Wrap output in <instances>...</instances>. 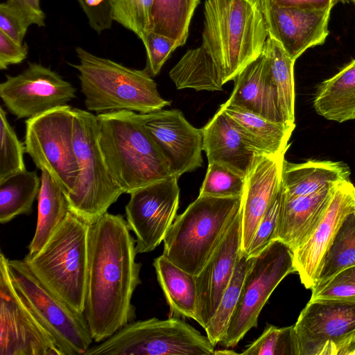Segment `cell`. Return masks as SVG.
Returning a JSON list of instances; mask_svg holds the SVG:
<instances>
[{
  "mask_svg": "<svg viewBox=\"0 0 355 355\" xmlns=\"http://www.w3.org/2000/svg\"><path fill=\"white\" fill-rule=\"evenodd\" d=\"M0 181L26 170L24 154L25 146L19 140L10 125L6 113L0 107Z\"/></svg>",
  "mask_w": 355,
  "mask_h": 355,
  "instance_id": "obj_38",
  "label": "cell"
},
{
  "mask_svg": "<svg viewBox=\"0 0 355 355\" xmlns=\"http://www.w3.org/2000/svg\"><path fill=\"white\" fill-rule=\"evenodd\" d=\"M73 111L67 105L25 121L26 153L46 170L67 196L74 188L79 166L73 145Z\"/></svg>",
  "mask_w": 355,
  "mask_h": 355,
  "instance_id": "obj_11",
  "label": "cell"
},
{
  "mask_svg": "<svg viewBox=\"0 0 355 355\" xmlns=\"http://www.w3.org/2000/svg\"><path fill=\"white\" fill-rule=\"evenodd\" d=\"M276 5L283 7L320 9L334 7V0H271Z\"/></svg>",
  "mask_w": 355,
  "mask_h": 355,
  "instance_id": "obj_47",
  "label": "cell"
},
{
  "mask_svg": "<svg viewBox=\"0 0 355 355\" xmlns=\"http://www.w3.org/2000/svg\"><path fill=\"white\" fill-rule=\"evenodd\" d=\"M8 258L0 254V355H64L53 336L17 295Z\"/></svg>",
  "mask_w": 355,
  "mask_h": 355,
  "instance_id": "obj_12",
  "label": "cell"
},
{
  "mask_svg": "<svg viewBox=\"0 0 355 355\" xmlns=\"http://www.w3.org/2000/svg\"><path fill=\"white\" fill-rule=\"evenodd\" d=\"M76 88L57 72L31 63L17 76L6 75L0 84V97L17 119H30L67 105L76 98Z\"/></svg>",
  "mask_w": 355,
  "mask_h": 355,
  "instance_id": "obj_14",
  "label": "cell"
},
{
  "mask_svg": "<svg viewBox=\"0 0 355 355\" xmlns=\"http://www.w3.org/2000/svg\"><path fill=\"white\" fill-rule=\"evenodd\" d=\"M37 220L28 245L29 256L37 254L65 219L69 211L67 196L46 170H41V187L37 196Z\"/></svg>",
  "mask_w": 355,
  "mask_h": 355,
  "instance_id": "obj_28",
  "label": "cell"
},
{
  "mask_svg": "<svg viewBox=\"0 0 355 355\" xmlns=\"http://www.w3.org/2000/svg\"><path fill=\"white\" fill-rule=\"evenodd\" d=\"M250 261V258H247L241 252L231 281L222 296L215 313L205 329L206 336L215 347L221 341L226 332L238 302Z\"/></svg>",
  "mask_w": 355,
  "mask_h": 355,
  "instance_id": "obj_33",
  "label": "cell"
},
{
  "mask_svg": "<svg viewBox=\"0 0 355 355\" xmlns=\"http://www.w3.org/2000/svg\"><path fill=\"white\" fill-rule=\"evenodd\" d=\"M294 327L300 355H318L327 343L355 331V304L309 301Z\"/></svg>",
  "mask_w": 355,
  "mask_h": 355,
  "instance_id": "obj_19",
  "label": "cell"
},
{
  "mask_svg": "<svg viewBox=\"0 0 355 355\" xmlns=\"http://www.w3.org/2000/svg\"><path fill=\"white\" fill-rule=\"evenodd\" d=\"M354 211L355 187L349 180L338 183L312 234L293 250L295 272L306 288L311 289L318 282L324 257L339 228Z\"/></svg>",
  "mask_w": 355,
  "mask_h": 355,
  "instance_id": "obj_17",
  "label": "cell"
},
{
  "mask_svg": "<svg viewBox=\"0 0 355 355\" xmlns=\"http://www.w3.org/2000/svg\"><path fill=\"white\" fill-rule=\"evenodd\" d=\"M234 80V87L226 104L241 107L275 123L285 125L272 86L268 60L263 51Z\"/></svg>",
  "mask_w": 355,
  "mask_h": 355,
  "instance_id": "obj_23",
  "label": "cell"
},
{
  "mask_svg": "<svg viewBox=\"0 0 355 355\" xmlns=\"http://www.w3.org/2000/svg\"><path fill=\"white\" fill-rule=\"evenodd\" d=\"M335 5L338 3H351L355 6V0H334Z\"/></svg>",
  "mask_w": 355,
  "mask_h": 355,
  "instance_id": "obj_49",
  "label": "cell"
},
{
  "mask_svg": "<svg viewBox=\"0 0 355 355\" xmlns=\"http://www.w3.org/2000/svg\"><path fill=\"white\" fill-rule=\"evenodd\" d=\"M241 217L236 216L224 239L195 276L197 289L196 321L205 329L228 286L241 251Z\"/></svg>",
  "mask_w": 355,
  "mask_h": 355,
  "instance_id": "obj_18",
  "label": "cell"
},
{
  "mask_svg": "<svg viewBox=\"0 0 355 355\" xmlns=\"http://www.w3.org/2000/svg\"><path fill=\"white\" fill-rule=\"evenodd\" d=\"M338 184L329 185L313 193L295 197H286L282 191L275 240L286 243L293 252L301 245L324 215Z\"/></svg>",
  "mask_w": 355,
  "mask_h": 355,
  "instance_id": "obj_22",
  "label": "cell"
},
{
  "mask_svg": "<svg viewBox=\"0 0 355 355\" xmlns=\"http://www.w3.org/2000/svg\"><path fill=\"white\" fill-rule=\"evenodd\" d=\"M355 354V331L329 342L320 349L318 355Z\"/></svg>",
  "mask_w": 355,
  "mask_h": 355,
  "instance_id": "obj_46",
  "label": "cell"
},
{
  "mask_svg": "<svg viewBox=\"0 0 355 355\" xmlns=\"http://www.w3.org/2000/svg\"><path fill=\"white\" fill-rule=\"evenodd\" d=\"M236 354L234 351H230L229 349H223L221 351H215L214 354Z\"/></svg>",
  "mask_w": 355,
  "mask_h": 355,
  "instance_id": "obj_48",
  "label": "cell"
},
{
  "mask_svg": "<svg viewBox=\"0 0 355 355\" xmlns=\"http://www.w3.org/2000/svg\"><path fill=\"white\" fill-rule=\"evenodd\" d=\"M40 187L41 177L36 171L26 169L0 181V223L5 224L19 215L31 214Z\"/></svg>",
  "mask_w": 355,
  "mask_h": 355,
  "instance_id": "obj_31",
  "label": "cell"
},
{
  "mask_svg": "<svg viewBox=\"0 0 355 355\" xmlns=\"http://www.w3.org/2000/svg\"><path fill=\"white\" fill-rule=\"evenodd\" d=\"M90 226L69 211L41 250L23 259L49 291L81 314L86 301Z\"/></svg>",
  "mask_w": 355,
  "mask_h": 355,
  "instance_id": "obj_5",
  "label": "cell"
},
{
  "mask_svg": "<svg viewBox=\"0 0 355 355\" xmlns=\"http://www.w3.org/2000/svg\"><path fill=\"white\" fill-rule=\"evenodd\" d=\"M241 197L200 196L177 216L164 239L162 254L197 275L241 212Z\"/></svg>",
  "mask_w": 355,
  "mask_h": 355,
  "instance_id": "obj_6",
  "label": "cell"
},
{
  "mask_svg": "<svg viewBox=\"0 0 355 355\" xmlns=\"http://www.w3.org/2000/svg\"><path fill=\"white\" fill-rule=\"evenodd\" d=\"M120 214L105 213L91 225L84 315L96 343L133 322V293L141 284L136 239Z\"/></svg>",
  "mask_w": 355,
  "mask_h": 355,
  "instance_id": "obj_1",
  "label": "cell"
},
{
  "mask_svg": "<svg viewBox=\"0 0 355 355\" xmlns=\"http://www.w3.org/2000/svg\"><path fill=\"white\" fill-rule=\"evenodd\" d=\"M207 336L173 316L131 322L84 355H213Z\"/></svg>",
  "mask_w": 355,
  "mask_h": 355,
  "instance_id": "obj_8",
  "label": "cell"
},
{
  "mask_svg": "<svg viewBox=\"0 0 355 355\" xmlns=\"http://www.w3.org/2000/svg\"><path fill=\"white\" fill-rule=\"evenodd\" d=\"M140 115L173 177L178 179L184 173L202 166V128H194L181 111L162 109Z\"/></svg>",
  "mask_w": 355,
  "mask_h": 355,
  "instance_id": "obj_15",
  "label": "cell"
},
{
  "mask_svg": "<svg viewBox=\"0 0 355 355\" xmlns=\"http://www.w3.org/2000/svg\"><path fill=\"white\" fill-rule=\"evenodd\" d=\"M268 37L277 40L295 61L307 49L324 43L331 10L283 7L261 0Z\"/></svg>",
  "mask_w": 355,
  "mask_h": 355,
  "instance_id": "obj_16",
  "label": "cell"
},
{
  "mask_svg": "<svg viewBox=\"0 0 355 355\" xmlns=\"http://www.w3.org/2000/svg\"><path fill=\"white\" fill-rule=\"evenodd\" d=\"M245 178L217 163L208 164L207 173L200 189V196L216 198L241 197Z\"/></svg>",
  "mask_w": 355,
  "mask_h": 355,
  "instance_id": "obj_37",
  "label": "cell"
},
{
  "mask_svg": "<svg viewBox=\"0 0 355 355\" xmlns=\"http://www.w3.org/2000/svg\"><path fill=\"white\" fill-rule=\"evenodd\" d=\"M268 37L261 0H205L202 45L224 84L262 53Z\"/></svg>",
  "mask_w": 355,
  "mask_h": 355,
  "instance_id": "obj_2",
  "label": "cell"
},
{
  "mask_svg": "<svg viewBox=\"0 0 355 355\" xmlns=\"http://www.w3.org/2000/svg\"><path fill=\"white\" fill-rule=\"evenodd\" d=\"M76 69L85 105L97 114L130 110L146 114L162 110L171 102L161 97L157 84L145 70L127 67L98 57L78 46Z\"/></svg>",
  "mask_w": 355,
  "mask_h": 355,
  "instance_id": "obj_4",
  "label": "cell"
},
{
  "mask_svg": "<svg viewBox=\"0 0 355 355\" xmlns=\"http://www.w3.org/2000/svg\"><path fill=\"white\" fill-rule=\"evenodd\" d=\"M90 27L100 34L112 28L110 0H78Z\"/></svg>",
  "mask_w": 355,
  "mask_h": 355,
  "instance_id": "obj_42",
  "label": "cell"
},
{
  "mask_svg": "<svg viewBox=\"0 0 355 355\" xmlns=\"http://www.w3.org/2000/svg\"><path fill=\"white\" fill-rule=\"evenodd\" d=\"M8 266L17 295L53 336L63 354L84 355L94 341L84 314L49 291L24 259H8Z\"/></svg>",
  "mask_w": 355,
  "mask_h": 355,
  "instance_id": "obj_9",
  "label": "cell"
},
{
  "mask_svg": "<svg viewBox=\"0 0 355 355\" xmlns=\"http://www.w3.org/2000/svg\"><path fill=\"white\" fill-rule=\"evenodd\" d=\"M6 3L31 24L40 27L45 26L46 15L40 7V0H7Z\"/></svg>",
  "mask_w": 355,
  "mask_h": 355,
  "instance_id": "obj_45",
  "label": "cell"
},
{
  "mask_svg": "<svg viewBox=\"0 0 355 355\" xmlns=\"http://www.w3.org/2000/svg\"><path fill=\"white\" fill-rule=\"evenodd\" d=\"M250 258L238 302L218 343L226 348L236 347L257 327L259 314L272 292L288 275L295 272L293 250L278 239Z\"/></svg>",
  "mask_w": 355,
  "mask_h": 355,
  "instance_id": "obj_10",
  "label": "cell"
},
{
  "mask_svg": "<svg viewBox=\"0 0 355 355\" xmlns=\"http://www.w3.org/2000/svg\"><path fill=\"white\" fill-rule=\"evenodd\" d=\"M284 155L261 156L245 178L241 207V252L244 255L262 217L280 189Z\"/></svg>",
  "mask_w": 355,
  "mask_h": 355,
  "instance_id": "obj_20",
  "label": "cell"
},
{
  "mask_svg": "<svg viewBox=\"0 0 355 355\" xmlns=\"http://www.w3.org/2000/svg\"><path fill=\"white\" fill-rule=\"evenodd\" d=\"M31 24L7 3L0 5V31L15 42L22 44Z\"/></svg>",
  "mask_w": 355,
  "mask_h": 355,
  "instance_id": "obj_43",
  "label": "cell"
},
{
  "mask_svg": "<svg viewBox=\"0 0 355 355\" xmlns=\"http://www.w3.org/2000/svg\"><path fill=\"white\" fill-rule=\"evenodd\" d=\"M282 200V190L281 187L257 227L245 254L247 258L257 256L272 241L275 240Z\"/></svg>",
  "mask_w": 355,
  "mask_h": 355,
  "instance_id": "obj_40",
  "label": "cell"
},
{
  "mask_svg": "<svg viewBox=\"0 0 355 355\" xmlns=\"http://www.w3.org/2000/svg\"><path fill=\"white\" fill-rule=\"evenodd\" d=\"M220 110L232 121L238 130L264 155L286 153L295 127L275 123L241 107L224 103Z\"/></svg>",
  "mask_w": 355,
  "mask_h": 355,
  "instance_id": "obj_25",
  "label": "cell"
},
{
  "mask_svg": "<svg viewBox=\"0 0 355 355\" xmlns=\"http://www.w3.org/2000/svg\"><path fill=\"white\" fill-rule=\"evenodd\" d=\"M154 0H110L112 19L142 42L152 30Z\"/></svg>",
  "mask_w": 355,
  "mask_h": 355,
  "instance_id": "obj_35",
  "label": "cell"
},
{
  "mask_svg": "<svg viewBox=\"0 0 355 355\" xmlns=\"http://www.w3.org/2000/svg\"><path fill=\"white\" fill-rule=\"evenodd\" d=\"M178 180H161L130 193L125 216L136 236L137 253L152 252L159 245L175 219L180 198Z\"/></svg>",
  "mask_w": 355,
  "mask_h": 355,
  "instance_id": "obj_13",
  "label": "cell"
},
{
  "mask_svg": "<svg viewBox=\"0 0 355 355\" xmlns=\"http://www.w3.org/2000/svg\"><path fill=\"white\" fill-rule=\"evenodd\" d=\"M169 77L178 89L222 90L224 83L206 49L201 44L188 50L171 69Z\"/></svg>",
  "mask_w": 355,
  "mask_h": 355,
  "instance_id": "obj_30",
  "label": "cell"
},
{
  "mask_svg": "<svg viewBox=\"0 0 355 355\" xmlns=\"http://www.w3.org/2000/svg\"><path fill=\"white\" fill-rule=\"evenodd\" d=\"M142 42L147 55L144 69L151 76H155L178 45L175 40L153 31H149Z\"/></svg>",
  "mask_w": 355,
  "mask_h": 355,
  "instance_id": "obj_41",
  "label": "cell"
},
{
  "mask_svg": "<svg viewBox=\"0 0 355 355\" xmlns=\"http://www.w3.org/2000/svg\"><path fill=\"white\" fill-rule=\"evenodd\" d=\"M245 355H300L294 325L267 324L261 335L241 352Z\"/></svg>",
  "mask_w": 355,
  "mask_h": 355,
  "instance_id": "obj_36",
  "label": "cell"
},
{
  "mask_svg": "<svg viewBox=\"0 0 355 355\" xmlns=\"http://www.w3.org/2000/svg\"><path fill=\"white\" fill-rule=\"evenodd\" d=\"M349 167L343 162L309 160L294 164L284 158L281 187L286 197L309 195L331 184L349 180Z\"/></svg>",
  "mask_w": 355,
  "mask_h": 355,
  "instance_id": "obj_24",
  "label": "cell"
},
{
  "mask_svg": "<svg viewBox=\"0 0 355 355\" xmlns=\"http://www.w3.org/2000/svg\"><path fill=\"white\" fill-rule=\"evenodd\" d=\"M313 107L327 120L343 123L355 119V59L318 85Z\"/></svg>",
  "mask_w": 355,
  "mask_h": 355,
  "instance_id": "obj_26",
  "label": "cell"
},
{
  "mask_svg": "<svg viewBox=\"0 0 355 355\" xmlns=\"http://www.w3.org/2000/svg\"><path fill=\"white\" fill-rule=\"evenodd\" d=\"M153 266L171 315L195 320L197 309L195 275L180 268L164 254L155 259Z\"/></svg>",
  "mask_w": 355,
  "mask_h": 355,
  "instance_id": "obj_27",
  "label": "cell"
},
{
  "mask_svg": "<svg viewBox=\"0 0 355 355\" xmlns=\"http://www.w3.org/2000/svg\"><path fill=\"white\" fill-rule=\"evenodd\" d=\"M267 56L273 91L284 123H295V62L275 39L268 37L263 51Z\"/></svg>",
  "mask_w": 355,
  "mask_h": 355,
  "instance_id": "obj_29",
  "label": "cell"
},
{
  "mask_svg": "<svg viewBox=\"0 0 355 355\" xmlns=\"http://www.w3.org/2000/svg\"><path fill=\"white\" fill-rule=\"evenodd\" d=\"M73 111L79 173L73 189L66 196L69 211L93 225L124 192L112 178L102 153L97 116L78 108Z\"/></svg>",
  "mask_w": 355,
  "mask_h": 355,
  "instance_id": "obj_7",
  "label": "cell"
},
{
  "mask_svg": "<svg viewBox=\"0 0 355 355\" xmlns=\"http://www.w3.org/2000/svg\"><path fill=\"white\" fill-rule=\"evenodd\" d=\"M202 130V150L208 164H222L245 178L257 160L265 155L244 137L220 109Z\"/></svg>",
  "mask_w": 355,
  "mask_h": 355,
  "instance_id": "obj_21",
  "label": "cell"
},
{
  "mask_svg": "<svg viewBox=\"0 0 355 355\" xmlns=\"http://www.w3.org/2000/svg\"><path fill=\"white\" fill-rule=\"evenodd\" d=\"M199 3L200 0H154L151 31L175 40L178 47L183 46Z\"/></svg>",
  "mask_w": 355,
  "mask_h": 355,
  "instance_id": "obj_32",
  "label": "cell"
},
{
  "mask_svg": "<svg viewBox=\"0 0 355 355\" xmlns=\"http://www.w3.org/2000/svg\"><path fill=\"white\" fill-rule=\"evenodd\" d=\"M354 266L355 211L347 216L339 228L324 257L318 282L324 281L343 269Z\"/></svg>",
  "mask_w": 355,
  "mask_h": 355,
  "instance_id": "obj_34",
  "label": "cell"
},
{
  "mask_svg": "<svg viewBox=\"0 0 355 355\" xmlns=\"http://www.w3.org/2000/svg\"><path fill=\"white\" fill-rule=\"evenodd\" d=\"M96 116L102 153L112 178L124 193L173 177L139 113L119 110Z\"/></svg>",
  "mask_w": 355,
  "mask_h": 355,
  "instance_id": "obj_3",
  "label": "cell"
},
{
  "mask_svg": "<svg viewBox=\"0 0 355 355\" xmlns=\"http://www.w3.org/2000/svg\"><path fill=\"white\" fill-rule=\"evenodd\" d=\"M311 291L310 302L355 304V266L318 282Z\"/></svg>",
  "mask_w": 355,
  "mask_h": 355,
  "instance_id": "obj_39",
  "label": "cell"
},
{
  "mask_svg": "<svg viewBox=\"0 0 355 355\" xmlns=\"http://www.w3.org/2000/svg\"><path fill=\"white\" fill-rule=\"evenodd\" d=\"M26 43L19 44L0 31V69H6L10 64H19L27 57Z\"/></svg>",
  "mask_w": 355,
  "mask_h": 355,
  "instance_id": "obj_44",
  "label": "cell"
}]
</instances>
